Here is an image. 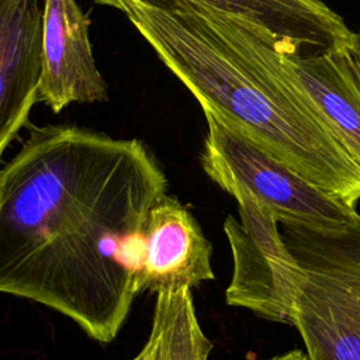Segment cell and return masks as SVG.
<instances>
[{"instance_id":"cell-4","label":"cell","mask_w":360,"mask_h":360,"mask_svg":"<svg viewBox=\"0 0 360 360\" xmlns=\"http://www.w3.org/2000/svg\"><path fill=\"white\" fill-rule=\"evenodd\" d=\"M202 111L207 135L201 167L228 194H249L270 208L278 217V222L339 225L359 215L356 207L311 183L212 110L202 108Z\"/></svg>"},{"instance_id":"cell-2","label":"cell","mask_w":360,"mask_h":360,"mask_svg":"<svg viewBox=\"0 0 360 360\" xmlns=\"http://www.w3.org/2000/svg\"><path fill=\"white\" fill-rule=\"evenodd\" d=\"M122 13L159 59L222 120L311 183L356 207L360 166L262 32L186 1L159 8L141 0H93Z\"/></svg>"},{"instance_id":"cell-1","label":"cell","mask_w":360,"mask_h":360,"mask_svg":"<svg viewBox=\"0 0 360 360\" xmlns=\"http://www.w3.org/2000/svg\"><path fill=\"white\" fill-rule=\"evenodd\" d=\"M166 187L139 139L31 127L0 169V292L39 302L110 343L142 292L145 226Z\"/></svg>"},{"instance_id":"cell-10","label":"cell","mask_w":360,"mask_h":360,"mask_svg":"<svg viewBox=\"0 0 360 360\" xmlns=\"http://www.w3.org/2000/svg\"><path fill=\"white\" fill-rule=\"evenodd\" d=\"M343 49L309 56L281 53V62L340 145L360 166V91L350 76Z\"/></svg>"},{"instance_id":"cell-6","label":"cell","mask_w":360,"mask_h":360,"mask_svg":"<svg viewBox=\"0 0 360 360\" xmlns=\"http://www.w3.org/2000/svg\"><path fill=\"white\" fill-rule=\"evenodd\" d=\"M108 98L89 38V20L76 0H44L42 73L38 101L59 112L72 103Z\"/></svg>"},{"instance_id":"cell-7","label":"cell","mask_w":360,"mask_h":360,"mask_svg":"<svg viewBox=\"0 0 360 360\" xmlns=\"http://www.w3.org/2000/svg\"><path fill=\"white\" fill-rule=\"evenodd\" d=\"M163 8L186 1L226 15L274 41L285 56L342 49L353 31L323 0H141Z\"/></svg>"},{"instance_id":"cell-13","label":"cell","mask_w":360,"mask_h":360,"mask_svg":"<svg viewBox=\"0 0 360 360\" xmlns=\"http://www.w3.org/2000/svg\"><path fill=\"white\" fill-rule=\"evenodd\" d=\"M267 360H308V356L302 350L294 349V350H290L287 353L273 356L271 359H267Z\"/></svg>"},{"instance_id":"cell-11","label":"cell","mask_w":360,"mask_h":360,"mask_svg":"<svg viewBox=\"0 0 360 360\" xmlns=\"http://www.w3.org/2000/svg\"><path fill=\"white\" fill-rule=\"evenodd\" d=\"M212 343L198 322L190 288L159 291L150 333L132 360H208Z\"/></svg>"},{"instance_id":"cell-3","label":"cell","mask_w":360,"mask_h":360,"mask_svg":"<svg viewBox=\"0 0 360 360\" xmlns=\"http://www.w3.org/2000/svg\"><path fill=\"white\" fill-rule=\"evenodd\" d=\"M278 224L304 273L291 325L308 360H360V214L339 225Z\"/></svg>"},{"instance_id":"cell-8","label":"cell","mask_w":360,"mask_h":360,"mask_svg":"<svg viewBox=\"0 0 360 360\" xmlns=\"http://www.w3.org/2000/svg\"><path fill=\"white\" fill-rule=\"evenodd\" d=\"M211 255V242L194 215L177 197L165 194L145 226L142 292L179 291L212 280Z\"/></svg>"},{"instance_id":"cell-9","label":"cell","mask_w":360,"mask_h":360,"mask_svg":"<svg viewBox=\"0 0 360 360\" xmlns=\"http://www.w3.org/2000/svg\"><path fill=\"white\" fill-rule=\"evenodd\" d=\"M42 73L39 0H0V160L27 125Z\"/></svg>"},{"instance_id":"cell-12","label":"cell","mask_w":360,"mask_h":360,"mask_svg":"<svg viewBox=\"0 0 360 360\" xmlns=\"http://www.w3.org/2000/svg\"><path fill=\"white\" fill-rule=\"evenodd\" d=\"M343 56L350 76L360 91V32H354L349 45L343 49Z\"/></svg>"},{"instance_id":"cell-5","label":"cell","mask_w":360,"mask_h":360,"mask_svg":"<svg viewBox=\"0 0 360 360\" xmlns=\"http://www.w3.org/2000/svg\"><path fill=\"white\" fill-rule=\"evenodd\" d=\"M232 197L238 201L239 221L229 215L224 222L233 262L225 301L264 319L291 325L304 273L281 236L278 217L246 193Z\"/></svg>"}]
</instances>
